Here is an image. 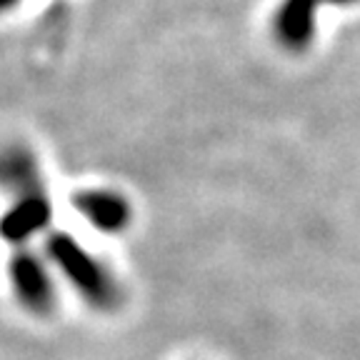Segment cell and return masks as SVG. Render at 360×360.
Returning a JSON list of instances; mask_svg holds the SVG:
<instances>
[{"instance_id":"cell-1","label":"cell","mask_w":360,"mask_h":360,"mask_svg":"<svg viewBox=\"0 0 360 360\" xmlns=\"http://www.w3.org/2000/svg\"><path fill=\"white\" fill-rule=\"evenodd\" d=\"M51 260L63 270L70 285L98 310H115L120 305V288L110 270L68 233H53L45 243Z\"/></svg>"},{"instance_id":"cell-2","label":"cell","mask_w":360,"mask_h":360,"mask_svg":"<svg viewBox=\"0 0 360 360\" xmlns=\"http://www.w3.org/2000/svg\"><path fill=\"white\" fill-rule=\"evenodd\" d=\"M8 183L15 188V205L6 215L3 233L11 243L28 240L33 233H38L48 218H51V202L45 195L43 180L38 175L33 158L25 150H15L6 160Z\"/></svg>"},{"instance_id":"cell-3","label":"cell","mask_w":360,"mask_h":360,"mask_svg":"<svg viewBox=\"0 0 360 360\" xmlns=\"http://www.w3.org/2000/svg\"><path fill=\"white\" fill-rule=\"evenodd\" d=\"M318 8H323L321 0H281L270 20L278 45L288 53L308 51L318 30Z\"/></svg>"},{"instance_id":"cell-4","label":"cell","mask_w":360,"mask_h":360,"mask_svg":"<svg viewBox=\"0 0 360 360\" xmlns=\"http://www.w3.org/2000/svg\"><path fill=\"white\" fill-rule=\"evenodd\" d=\"M11 278L18 298L30 313L48 315L56 305V290H53L51 276L45 265L28 250L13 255L11 260Z\"/></svg>"},{"instance_id":"cell-5","label":"cell","mask_w":360,"mask_h":360,"mask_svg":"<svg viewBox=\"0 0 360 360\" xmlns=\"http://www.w3.org/2000/svg\"><path fill=\"white\" fill-rule=\"evenodd\" d=\"M73 205L93 228L103 233H120L130 225L133 210L123 195L105 188H93L73 195Z\"/></svg>"},{"instance_id":"cell-6","label":"cell","mask_w":360,"mask_h":360,"mask_svg":"<svg viewBox=\"0 0 360 360\" xmlns=\"http://www.w3.org/2000/svg\"><path fill=\"white\" fill-rule=\"evenodd\" d=\"M323 6H330V8H353L360 6V0H321Z\"/></svg>"},{"instance_id":"cell-7","label":"cell","mask_w":360,"mask_h":360,"mask_svg":"<svg viewBox=\"0 0 360 360\" xmlns=\"http://www.w3.org/2000/svg\"><path fill=\"white\" fill-rule=\"evenodd\" d=\"M13 3H15V0H6V8H11V6H13Z\"/></svg>"}]
</instances>
